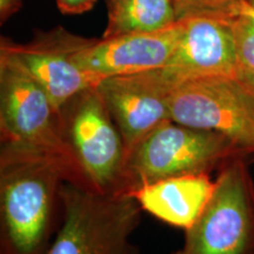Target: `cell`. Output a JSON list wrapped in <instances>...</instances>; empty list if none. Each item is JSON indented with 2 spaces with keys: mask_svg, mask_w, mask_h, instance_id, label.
<instances>
[{
  "mask_svg": "<svg viewBox=\"0 0 254 254\" xmlns=\"http://www.w3.org/2000/svg\"><path fill=\"white\" fill-rule=\"evenodd\" d=\"M65 182L80 184L62 159L1 145L0 254L49 253L62 220Z\"/></svg>",
  "mask_w": 254,
  "mask_h": 254,
  "instance_id": "6da1fadb",
  "label": "cell"
},
{
  "mask_svg": "<svg viewBox=\"0 0 254 254\" xmlns=\"http://www.w3.org/2000/svg\"><path fill=\"white\" fill-rule=\"evenodd\" d=\"M141 206L128 193H100L65 182L62 220L47 254H140L131 241Z\"/></svg>",
  "mask_w": 254,
  "mask_h": 254,
  "instance_id": "7a4b0ae2",
  "label": "cell"
},
{
  "mask_svg": "<svg viewBox=\"0 0 254 254\" xmlns=\"http://www.w3.org/2000/svg\"><path fill=\"white\" fill-rule=\"evenodd\" d=\"M238 155L247 154L228 136L167 120L127 153L119 193L167 178L209 174Z\"/></svg>",
  "mask_w": 254,
  "mask_h": 254,
  "instance_id": "3957f363",
  "label": "cell"
},
{
  "mask_svg": "<svg viewBox=\"0 0 254 254\" xmlns=\"http://www.w3.org/2000/svg\"><path fill=\"white\" fill-rule=\"evenodd\" d=\"M247 157L219 168L207 204L172 254H254V182Z\"/></svg>",
  "mask_w": 254,
  "mask_h": 254,
  "instance_id": "277c9868",
  "label": "cell"
},
{
  "mask_svg": "<svg viewBox=\"0 0 254 254\" xmlns=\"http://www.w3.org/2000/svg\"><path fill=\"white\" fill-rule=\"evenodd\" d=\"M0 141L62 159L87 186L64 136L60 112L45 90L4 55H0Z\"/></svg>",
  "mask_w": 254,
  "mask_h": 254,
  "instance_id": "5b68a950",
  "label": "cell"
},
{
  "mask_svg": "<svg viewBox=\"0 0 254 254\" xmlns=\"http://www.w3.org/2000/svg\"><path fill=\"white\" fill-rule=\"evenodd\" d=\"M63 132L88 187L119 193L126 148L97 86L75 94L60 109Z\"/></svg>",
  "mask_w": 254,
  "mask_h": 254,
  "instance_id": "8992f818",
  "label": "cell"
},
{
  "mask_svg": "<svg viewBox=\"0 0 254 254\" xmlns=\"http://www.w3.org/2000/svg\"><path fill=\"white\" fill-rule=\"evenodd\" d=\"M171 119L228 136L254 154V93L237 77H205L173 82Z\"/></svg>",
  "mask_w": 254,
  "mask_h": 254,
  "instance_id": "52a82bcc",
  "label": "cell"
},
{
  "mask_svg": "<svg viewBox=\"0 0 254 254\" xmlns=\"http://www.w3.org/2000/svg\"><path fill=\"white\" fill-rule=\"evenodd\" d=\"M94 38L72 33L63 26L36 31L27 43L9 38L0 40V55L7 56L23 67L49 94L56 109H60L75 94L97 86L101 80L85 72L75 57Z\"/></svg>",
  "mask_w": 254,
  "mask_h": 254,
  "instance_id": "ba28073f",
  "label": "cell"
},
{
  "mask_svg": "<svg viewBox=\"0 0 254 254\" xmlns=\"http://www.w3.org/2000/svg\"><path fill=\"white\" fill-rule=\"evenodd\" d=\"M174 80L164 68L105 78L97 85L124 139L126 155L141 139L171 119Z\"/></svg>",
  "mask_w": 254,
  "mask_h": 254,
  "instance_id": "9c48e42d",
  "label": "cell"
},
{
  "mask_svg": "<svg viewBox=\"0 0 254 254\" xmlns=\"http://www.w3.org/2000/svg\"><path fill=\"white\" fill-rule=\"evenodd\" d=\"M185 26L186 19L183 18L158 31L94 38L79 51L75 60L99 80L163 68L172 58Z\"/></svg>",
  "mask_w": 254,
  "mask_h": 254,
  "instance_id": "30bf717a",
  "label": "cell"
},
{
  "mask_svg": "<svg viewBox=\"0 0 254 254\" xmlns=\"http://www.w3.org/2000/svg\"><path fill=\"white\" fill-rule=\"evenodd\" d=\"M232 18L220 14L185 17L186 26L182 39L172 58L163 67L174 81L238 77L240 66Z\"/></svg>",
  "mask_w": 254,
  "mask_h": 254,
  "instance_id": "8fae6325",
  "label": "cell"
},
{
  "mask_svg": "<svg viewBox=\"0 0 254 254\" xmlns=\"http://www.w3.org/2000/svg\"><path fill=\"white\" fill-rule=\"evenodd\" d=\"M213 187L208 173L186 174L147 184L131 194L144 211L186 231L199 218Z\"/></svg>",
  "mask_w": 254,
  "mask_h": 254,
  "instance_id": "7c38bea8",
  "label": "cell"
},
{
  "mask_svg": "<svg viewBox=\"0 0 254 254\" xmlns=\"http://www.w3.org/2000/svg\"><path fill=\"white\" fill-rule=\"evenodd\" d=\"M177 20L174 0H107V24L101 38L158 31Z\"/></svg>",
  "mask_w": 254,
  "mask_h": 254,
  "instance_id": "4fadbf2b",
  "label": "cell"
},
{
  "mask_svg": "<svg viewBox=\"0 0 254 254\" xmlns=\"http://www.w3.org/2000/svg\"><path fill=\"white\" fill-rule=\"evenodd\" d=\"M240 72L254 74V21L246 15L232 18Z\"/></svg>",
  "mask_w": 254,
  "mask_h": 254,
  "instance_id": "5bb4252c",
  "label": "cell"
},
{
  "mask_svg": "<svg viewBox=\"0 0 254 254\" xmlns=\"http://www.w3.org/2000/svg\"><path fill=\"white\" fill-rule=\"evenodd\" d=\"M245 0H176L177 18L194 14H220L234 17L238 5Z\"/></svg>",
  "mask_w": 254,
  "mask_h": 254,
  "instance_id": "9a60e30c",
  "label": "cell"
},
{
  "mask_svg": "<svg viewBox=\"0 0 254 254\" xmlns=\"http://www.w3.org/2000/svg\"><path fill=\"white\" fill-rule=\"evenodd\" d=\"M56 2L63 14L77 15L91 11L97 0H56Z\"/></svg>",
  "mask_w": 254,
  "mask_h": 254,
  "instance_id": "2e32d148",
  "label": "cell"
},
{
  "mask_svg": "<svg viewBox=\"0 0 254 254\" xmlns=\"http://www.w3.org/2000/svg\"><path fill=\"white\" fill-rule=\"evenodd\" d=\"M23 7L21 0H0V23L4 24Z\"/></svg>",
  "mask_w": 254,
  "mask_h": 254,
  "instance_id": "e0dca14e",
  "label": "cell"
},
{
  "mask_svg": "<svg viewBox=\"0 0 254 254\" xmlns=\"http://www.w3.org/2000/svg\"><path fill=\"white\" fill-rule=\"evenodd\" d=\"M238 14L246 15V17H249L254 21V5L251 4L249 0H245V1H243L241 4L238 5L236 11H234V15Z\"/></svg>",
  "mask_w": 254,
  "mask_h": 254,
  "instance_id": "ac0fdd59",
  "label": "cell"
},
{
  "mask_svg": "<svg viewBox=\"0 0 254 254\" xmlns=\"http://www.w3.org/2000/svg\"><path fill=\"white\" fill-rule=\"evenodd\" d=\"M238 79L243 82L245 86L251 90L254 93V74H250V73H244V72H240L239 74H238Z\"/></svg>",
  "mask_w": 254,
  "mask_h": 254,
  "instance_id": "d6986e66",
  "label": "cell"
},
{
  "mask_svg": "<svg viewBox=\"0 0 254 254\" xmlns=\"http://www.w3.org/2000/svg\"><path fill=\"white\" fill-rule=\"evenodd\" d=\"M249 1H250L252 5H254V0H249Z\"/></svg>",
  "mask_w": 254,
  "mask_h": 254,
  "instance_id": "ffe728a7",
  "label": "cell"
},
{
  "mask_svg": "<svg viewBox=\"0 0 254 254\" xmlns=\"http://www.w3.org/2000/svg\"><path fill=\"white\" fill-rule=\"evenodd\" d=\"M174 1H176V0H174Z\"/></svg>",
  "mask_w": 254,
  "mask_h": 254,
  "instance_id": "44dd1931",
  "label": "cell"
}]
</instances>
